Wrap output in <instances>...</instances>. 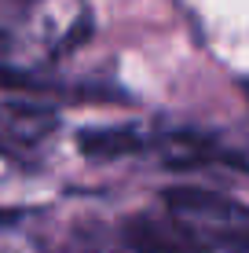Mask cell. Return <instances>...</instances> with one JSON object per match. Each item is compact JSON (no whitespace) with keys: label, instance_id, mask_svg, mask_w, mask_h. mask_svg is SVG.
Wrapping results in <instances>:
<instances>
[{"label":"cell","instance_id":"cell-5","mask_svg":"<svg viewBox=\"0 0 249 253\" xmlns=\"http://www.w3.org/2000/svg\"><path fill=\"white\" fill-rule=\"evenodd\" d=\"M77 151L92 162H114L128 154L147 151V136L132 125H110V128H81L77 136Z\"/></svg>","mask_w":249,"mask_h":253},{"label":"cell","instance_id":"cell-2","mask_svg":"<svg viewBox=\"0 0 249 253\" xmlns=\"http://www.w3.org/2000/svg\"><path fill=\"white\" fill-rule=\"evenodd\" d=\"M154 147H158V154L165 158L169 169H202V165H235V169H249V162L238 151H231V147H224L220 139H213L205 132H191V128L158 136Z\"/></svg>","mask_w":249,"mask_h":253},{"label":"cell","instance_id":"cell-4","mask_svg":"<svg viewBox=\"0 0 249 253\" xmlns=\"http://www.w3.org/2000/svg\"><path fill=\"white\" fill-rule=\"evenodd\" d=\"M125 239L128 246L136 253H213L205 242H198L191 231L183 228H161L158 220H147V216H140V220H128L125 224Z\"/></svg>","mask_w":249,"mask_h":253},{"label":"cell","instance_id":"cell-1","mask_svg":"<svg viewBox=\"0 0 249 253\" xmlns=\"http://www.w3.org/2000/svg\"><path fill=\"white\" fill-rule=\"evenodd\" d=\"M165 209L213 253H249V206L202 187H169Z\"/></svg>","mask_w":249,"mask_h":253},{"label":"cell","instance_id":"cell-6","mask_svg":"<svg viewBox=\"0 0 249 253\" xmlns=\"http://www.w3.org/2000/svg\"><path fill=\"white\" fill-rule=\"evenodd\" d=\"M242 88H246V92H249V81H246V84H242Z\"/></svg>","mask_w":249,"mask_h":253},{"label":"cell","instance_id":"cell-3","mask_svg":"<svg viewBox=\"0 0 249 253\" xmlns=\"http://www.w3.org/2000/svg\"><path fill=\"white\" fill-rule=\"evenodd\" d=\"M55 125H59V114L48 103H33L26 95L0 99V143L33 147L55 132Z\"/></svg>","mask_w":249,"mask_h":253}]
</instances>
